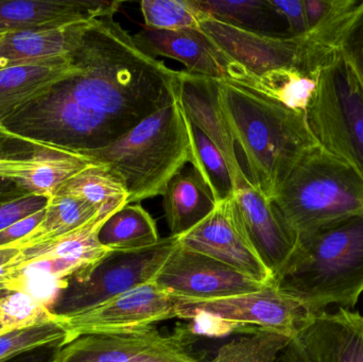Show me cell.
Wrapping results in <instances>:
<instances>
[{"label":"cell","instance_id":"d4e9b609","mask_svg":"<svg viewBox=\"0 0 363 362\" xmlns=\"http://www.w3.org/2000/svg\"><path fill=\"white\" fill-rule=\"evenodd\" d=\"M55 195L87 202L106 214L127 205L129 193L118 174L104 164L93 163L68 179Z\"/></svg>","mask_w":363,"mask_h":362},{"label":"cell","instance_id":"e0dca14e","mask_svg":"<svg viewBox=\"0 0 363 362\" xmlns=\"http://www.w3.org/2000/svg\"><path fill=\"white\" fill-rule=\"evenodd\" d=\"M121 1L13 0L0 1V33L63 27L114 16Z\"/></svg>","mask_w":363,"mask_h":362},{"label":"cell","instance_id":"d590c367","mask_svg":"<svg viewBox=\"0 0 363 362\" xmlns=\"http://www.w3.org/2000/svg\"><path fill=\"white\" fill-rule=\"evenodd\" d=\"M271 4L285 19L291 38L308 33L303 0H271Z\"/></svg>","mask_w":363,"mask_h":362},{"label":"cell","instance_id":"277c9868","mask_svg":"<svg viewBox=\"0 0 363 362\" xmlns=\"http://www.w3.org/2000/svg\"><path fill=\"white\" fill-rule=\"evenodd\" d=\"M78 152L121 176L129 193L128 204L163 195L170 180L191 161L187 123L176 84L163 104L123 137L104 148Z\"/></svg>","mask_w":363,"mask_h":362},{"label":"cell","instance_id":"7a4b0ae2","mask_svg":"<svg viewBox=\"0 0 363 362\" xmlns=\"http://www.w3.org/2000/svg\"><path fill=\"white\" fill-rule=\"evenodd\" d=\"M217 83L224 116L245 161L243 172L271 200L298 162L319 145L306 114L235 81Z\"/></svg>","mask_w":363,"mask_h":362},{"label":"cell","instance_id":"d6a6232c","mask_svg":"<svg viewBox=\"0 0 363 362\" xmlns=\"http://www.w3.org/2000/svg\"><path fill=\"white\" fill-rule=\"evenodd\" d=\"M336 49L353 70L363 91V0L340 32Z\"/></svg>","mask_w":363,"mask_h":362},{"label":"cell","instance_id":"30bf717a","mask_svg":"<svg viewBox=\"0 0 363 362\" xmlns=\"http://www.w3.org/2000/svg\"><path fill=\"white\" fill-rule=\"evenodd\" d=\"M178 300L155 282L121 293L91 310L57 316L67 334V344L85 335L133 333L178 317Z\"/></svg>","mask_w":363,"mask_h":362},{"label":"cell","instance_id":"5bb4252c","mask_svg":"<svg viewBox=\"0 0 363 362\" xmlns=\"http://www.w3.org/2000/svg\"><path fill=\"white\" fill-rule=\"evenodd\" d=\"M132 38L136 47L149 57L176 60L190 74L213 80H234L236 77V64L220 50L201 28L167 31L145 27Z\"/></svg>","mask_w":363,"mask_h":362},{"label":"cell","instance_id":"8d00e7d4","mask_svg":"<svg viewBox=\"0 0 363 362\" xmlns=\"http://www.w3.org/2000/svg\"><path fill=\"white\" fill-rule=\"evenodd\" d=\"M19 253L21 249L15 247H0V290H19V283L14 274V264Z\"/></svg>","mask_w":363,"mask_h":362},{"label":"cell","instance_id":"e575fe53","mask_svg":"<svg viewBox=\"0 0 363 362\" xmlns=\"http://www.w3.org/2000/svg\"><path fill=\"white\" fill-rule=\"evenodd\" d=\"M47 199L28 193L0 203V231L46 208Z\"/></svg>","mask_w":363,"mask_h":362},{"label":"cell","instance_id":"836d02e7","mask_svg":"<svg viewBox=\"0 0 363 362\" xmlns=\"http://www.w3.org/2000/svg\"><path fill=\"white\" fill-rule=\"evenodd\" d=\"M308 33L347 18L357 8L358 0H303Z\"/></svg>","mask_w":363,"mask_h":362},{"label":"cell","instance_id":"f1b7e54d","mask_svg":"<svg viewBox=\"0 0 363 362\" xmlns=\"http://www.w3.org/2000/svg\"><path fill=\"white\" fill-rule=\"evenodd\" d=\"M238 83L252 87L287 108L305 113L317 80L298 70L281 68L270 70L260 77H247Z\"/></svg>","mask_w":363,"mask_h":362},{"label":"cell","instance_id":"8fae6325","mask_svg":"<svg viewBox=\"0 0 363 362\" xmlns=\"http://www.w3.org/2000/svg\"><path fill=\"white\" fill-rule=\"evenodd\" d=\"M181 246L221 261L262 284L274 282L250 240L234 196L180 237Z\"/></svg>","mask_w":363,"mask_h":362},{"label":"cell","instance_id":"d6986e66","mask_svg":"<svg viewBox=\"0 0 363 362\" xmlns=\"http://www.w3.org/2000/svg\"><path fill=\"white\" fill-rule=\"evenodd\" d=\"M35 150L25 159L9 157L4 164V180L16 183L28 193L50 199L74 174L95 163L86 155L55 145L30 142Z\"/></svg>","mask_w":363,"mask_h":362},{"label":"cell","instance_id":"83f0119b","mask_svg":"<svg viewBox=\"0 0 363 362\" xmlns=\"http://www.w3.org/2000/svg\"><path fill=\"white\" fill-rule=\"evenodd\" d=\"M186 123L191 149L190 164L211 189L216 203L230 199L236 191V185L225 159L199 128L187 118Z\"/></svg>","mask_w":363,"mask_h":362},{"label":"cell","instance_id":"603a6c76","mask_svg":"<svg viewBox=\"0 0 363 362\" xmlns=\"http://www.w3.org/2000/svg\"><path fill=\"white\" fill-rule=\"evenodd\" d=\"M209 362H311L296 336L257 331L226 342Z\"/></svg>","mask_w":363,"mask_h":362},{"label":"cell","instance_id":"52a82bcc","mask_svg":"<svg viewBox=\"0 0 363 362\" xmlns=\"http://www.w3.org/2000/svg\"><path fill=\"white\" fill-rule=\"evenodd\" d=\"M201 29L220 50L245 72L260 77L274 69H296L317 80L336 53L334 45L313 32L298 38L264 35L205 17ZM236 82V81H235Z\"/></svg>","mask_w":363,"mask_h":362},{"label":"cell","instance_id":"4dcf8cb0","mask_svg":"<svg viewBox=\"0 0 363 362\" xmlns=\"http://www.w3.org/2000/svg\"><path fill=\"white\" fill-rule=\"evenodd\" d=\"M140 11L145 27L152 30L200 28L201 21L207 17L194 0H143Z\"/></svg>","mask_w":363,"mask_h":362},{"label":"cell","instance_id":"ba28073f","mask_svg":"<svg viewBox=\"0 0 363 362\" xmlns=\"http://www.w3.org/2000/svg\"><path fill=\"white\" fill-rule=\"evenodd\" d=\"M179 246L180 237L170 235L144 250L112 251L65 283L51 312L60 317L79 314L152 282Z\"/></svg>","mask_w":363,"mask_h":362},{"label":"cell","instance_id":"ffe728a7","mask_svg":"<svg viewBox=\"0 0 363 362\" xmlns=\"http://www.w3.org/2000/svg\"><path fill=\"white\" fill-rule=\"evenodd\" d=\"M78 72L74 55L0 69V125Z\"/></svg>","mask_w":363,"mask_h":362},{"label":"cell","instance_id":"f35d334b","mask_svg":"<svg viewBox=\"0 0 363 362\" xmlns=\"http://www.w3.org/2000/svg\"><path fill=\"white\" fill-rule=\"evenodd\" d=\"M57 350V349H40V350L21 355L9 362H52Z\"/></svg>","mask_w":363,"mask_h":362},{"label":"cell","instance_id":"5b68a950","mask_svg":"<svg viewBox=\"0 0 363 362\" xmlns=\"http://www.w3.org/2000/svg\"><path fill=\"white\" fill-rule=\"evenodd\" d=\"M271 202L298 242L322 225L363 212V180L318 145L294 166Z\"/></svg>","mask_w":363,"mask_h":362},{"label":"cell","instance_id":"f546056e","mask_svg":"<svg viewBox=\"0 0 363 362\" xmlns=\"http://www.w3.org/2000/svg\"><path fill=\"white\" fill-rule=\"evenodd\" d=\"M67 344V334L57 321L6 332L0 335V362H9L40 349H60Z\"/></svg>","mask_w":363,"mask_h":362},{"label":"cell","instance_id":"7402d4cb","mask_svg":"<svg viewBox=\"0 0 363 362\" xmlns=\"http://www.w3.org/2000/svg\"><path fill=\"white\" fill-rule=\"evenodd\" d=\"M162 196L170 235L178 237L204 220L217 205L211 189L194 168L174 176Z\"/></svg>","mask_w":363,"mask_h":362},{"label":"cell","instance_id":"9a60e30c","mask_svg":"<svg viewBox=\"0 0 363 362\" xmlns=\"http://www.w3.org/2000/svg\"><path fill=\"white\" fill-rule=\"evenodd\" d=\"M176 94L186 118L199 128L223 155L236 189L250 183L237 157L234 137L220 103L217 80L186 70L178 72Z\"/></svg>","mask_w":363,"mask_h":362},{"label":"cell","instance_id":"44dd1931","mask_svg":"<svg viewBox=\"0 0 363 362\" xmlns=\"http://www.w3.org/2000/svg\"><path fill=\"white\" fill-rule=\"evenodd\" d=\"M95 21L4 34L0 40V69L18 64L72 57Z\"/></svg>","mask_w":363,"mask_h":362},{"label":"cell","instance_id":"9c48e42d","mask_svg":"<svg viewBox=\"0 0 363 362\" xmlns=\"http://www.w3.org/2000/svg\"><path fill=\"white\" fill-rule=\"evenodd\" d=\"M180 319L206 317L236 327L241 334L257 331L275 332L296 336L309 320L311 312L304 304L281 290L275 282L260 290L209 301H179Z\"/></svg>","mask_w":363,"mask_h":362},{"label":"cell","instance_id":"2e32d148","mask_svg":"<svg viewBox=\"0 0 363 362\" xmlns=\"http://www.w3.org/2000/svg\"><path fill=\"white\" fill-rule=\"evenodd\" d=\"M234 199L250 240L275 280L296 249V237L279 218L271 200L250 183L235 191Z\"/></svg>","mask_w":363,"mask_h":362},{"label":"cell","instance_id":"cb8c5ba5","mask_svg":"<svg viewBox=\"0 0 363 362\" xmlns=\"http://www.w3.org/2000/svg\"><path fill=\"white\" fill-rule=\"evenodd\" d=\"M207 17L247 31L291 38L287 23L271 0H194Z\"/></svg>","mask_w":363,"mask_h":362},{"label":"cell","instance_id":"6da1fadb","mask_svg":"<svg viewBox=\"0 0 363 362\" xmlns=\"http://www.w3.org/2000/svg\"><path fill=\"white\" fill-rule=\"evenodd\" d=\"M74 57L79 72L0 125V135L77 152L104 148L174 91L178 72L140 50L114 16L91 23Z\"/></svg>","mask_w":363,"mask_h":362},{"label":"cell","instance_id":"7bdbcfd3","mask_svg":"<svg viewBox=\"0 0 363 362\" xmlns=\"http://www.w3.org/2000/svg\"><path fill=\"white\" fill-rule=\"evenodd\" d=\"M4 34H6V33H0V40H2V38H4Z\"/></svg>","mask_w":363,"mask_h":362},{"label":"cell","instance_id":"ac0fdd59","mask_svg":"<svg viewBox=\"0 0 363 362\" xmlns=\"http://www.w3.org/2000/svg\"><path fill=\"white\" fill-rule=\"evenodd\" d=\"M311 362H363V316L339 307L315 312L296 335Z\"/></svg>","mask_w":363,"mask_h":362},{"label":"cell","instance_id":"b9f144b4","mask_svg":"<svg viewBox=\"0 0 363 362\" xmlns=\"http://www.w3.org/2000/svg\"><path fill=\"white\" fill-rule=\"evenodd\" d=\"M11 329H4V327H0V335H2V334L6 333V332H10Z\"/></svg>","mask_w":363,"mask_h":362},{"label":"cell","instance_id":"4316f807","mask_svg":"<svg viewBox=\"0 0 363 362\" xmlns=\"http://www.w3.org/2000/svg\"><path fill=\"white\" fill-rule=\"evenodd\" d=\"M101 213L104 212L82 200L55 195L47 200L40 225L31 233L10 246L21 250L61 237L84 227Z\"/></svg>","mask_w":363,"mask_h":362},{"label":"cell","instance_id":"4fadbf2b","mask_svg":"<svg viewBox=\"0 0 363 362\" xmlns=\"http://www.w3.org/2000/svg\"><path fill=\"white\" fill-rule=\"evenodd\" d=\"M52 362H199L181 336L146 331L85 335L57 349Z\"/></svg>","mask_w":363,"mask_h":362},{"label":"cell","instance_id":"3957f363","mask_svg":"<svg viewBox=\"0 0 363 362\" xmlns=\"http://www.w3.org/2000/svg\"><path fill=\"white\" fill-rule=\"evenodd\" d=\"M275 284L311 312L355 307L363 293V212L303 236Z\"/></svg>","mask_w":363,"mask_h":362},{"label":"cell","instance_id":"1f68e13d","mask_svg":"<svg viewBox=\"0 0 363 362\" xmlns=\"http://www.w3.org/2000/svg\"><path fill=\"white\" fill-rule=\"evenodd\" d=\"M57 321L50 308L23 291H10L0 300V327L16 331Z\"/></svg>","mask_w":363,"mask_h":362},{"label":"cell","instance_id":"8992f818","mask_svg":"<svg viewBox=\"0 0 363 362\" xmlns=\"http://www.w3.org/2000/svg\"><path fill=\"white\" fill-rule=\"evenodd\" d=\"M305 114L318 144L363 180V91L338 50L320 72Z\"/></svg>","mask_w":363,"mask_h":362},{"label":"cell","instance_id":"484cf974","mask_svg":"<svg viewBox=\"0 0 363 362\" xmlns=\"http://www.w3.org/2000/svg\"><path fill=\"white\" fill-rule=\"evenodd\" d=\"M98 239L111 251L129 252L151 248L162 238L155 219L140 204H127L104 221Z\"/></svg>","mask_w":363,"mask_h":362},{"label":"cell","instance_id":"60d3db41","mask_svg":"<svg viewBox=\"0 0 363 362\" xmlns=\"http://www.w3.org/2000/svg\"><path fill=\"white\" fill-rule=\"evenodd\" d=\"M10 293V291H4V290H0V300L2 299V298L4 297V295H6V293Z\"/></svg>","mask_w":363,"mask_h":362},{"label":"cell","instance_id":"7c38bea8","mask_svg":"<svg viewBox=\"0 0 363 362\" xmlns=\"http://www.w3.org/2000/svg\"><path fill=\"white\" fill-rule=\"evenodd\" d=\"M153 282L179 301L223 299L260 290L266 284L211 257L180 246L164 264Z\"/></svg>","mask_w":363,"mask_h":362},{"label":"cell","instance_id":"74e56055","mask_svg":"<svg viewBox=\"0 0 363 362\" xmlns=\"http://www.w3.org/2000/svg\"><path fill=\"white\" fill-rule=\"evenodd\" d=\"M45 208L0 231V247L10 246L31 233L42 221Z\"/></svg>","mask_w":363,"mask_h":362},{"label":"cell","instance_id":"ab89813d","mask_svg":"<svg viewBox=\"0 0 363 362\" xmlns=\"http://www.w3.org/2000/svg\"><path fill=\"white\" fill-rule=\"evenodd\" d=\"M8 157V155L2 154V153L0 152V193H1L2 188H4V187H8L9 183H11L10 181L4 180V176H2L4 164H6V161Z\"/></svg>","mask_w":363,"mask_h":362}]
</instances>
